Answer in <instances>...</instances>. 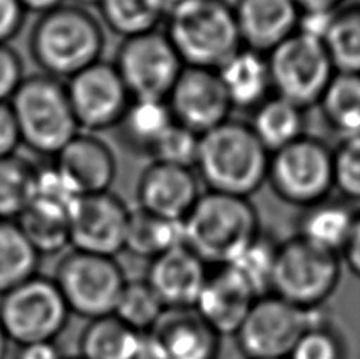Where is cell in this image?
I'll list each match as a JSON object with an SVG mask.
<instances>
[{
	"mask_svg": "<svg viewBox=\"0 0 360 359\" xmlns=\"http://www.w3.org/2000/svg\"><path fill=\"white\" fill-rule=\"evenodd\" d=\"M176 124L198 137L231 119V101L217 70L185 67L166 99Z\"/></svg>",
	"mask_w": 360,
	"mask_h": 359,
	"instance_id": "cell-15",
	"label": "cell"
},
{
	"mask_svg": "<svg viewBox=\"0 0 360 359\" xmlns=\"http://www.w3.org/2000/svg\"><path fill=\"white\" fill-rule=\"evenodd\" d=\"M15 359H65L57 342H37L18 347Z\"/></svg>",
	"mask_w": 360,
	"mask_h": 359,
	"instance_id": "cell-43",
	"label": "cell"
},
{
	"mask_svg": "<svg viewBox=\"0 0 360 359\" xmlns=\"http://www.w3.org/2000/svg\"><path fill=\"white\" fill-rule=\"evenodd\" d=\"M342 256L313 246L300 236L278 244L270 293L305 310H318L337 291Z\"/></svg>",
	"mask_w": 360,
	"mask_h": 359,
	"instance_id": "cell-6",
	"label": "cell"
},
{
	"mask_svg": "<svg viewBox=\"0 0 360 359\" xmlns=\"http://www.w3.org/2000/svg\"><path fill=\"white\" fill-rule=\"evenodd\" d=\"M199 137L179 124H172L155 144L152 146L149 156L152 162L168 163L195 170L198 156Z\"/></svg>",
	"mask_w": 360,
	"mask_h": 359,
	"instance_id": "cell-38",
	"label": "cell"
},
{
	"mask_svg": "<svg viewBox=\"0 0 360 359\" xmlns=\"http://www.w3.org/2000/svg\"><path fill=\"white\" fill-rule=\"evenodd\" d=\"M269 160L248 122L231 118L199 137L195 171L209 191L250 198L267 184Z\"/></svg>",
	"mask_w": 360,
	"mask_h": 359,
	"instance_id": "cell-1",
	"label": "cell"
},
{
	"mask_svg": "<svg viewBox=\"0 0 360 359\" xmlns=\"http://www.w3.org/2000/svg\"><path fill=\"white\" fill-rule=\"evenodd\" d=\"M75 5L82 6V8H86V6H92V5H100L101 0H73Z\"/></svg>",
	"mask_w": 360,
	"mask_h": 359,
	"instance_id": "cell-47",
	"label": "cell"
},
{
	"mask_svg": "<svg viewBox=\"0 0 360 359\" xmlns=\"http://www.w3.org/2000/svg\"><path fill=\"white\" fill-rule=\"evenodd\" d=\"M8 348H10V339L5 334L2 325H0V359H6V356H8Z\"/></svg>",
	"mask_w": 360,
	"mask_h": 359,
	"instance_id": "cell-46",
	"label": "cell"
},
{
	"mask_svg": "<svg viewBox=\"0 0 360 359\" xmlns=\"http://www.w3.org/2000/svg\"><path fill=\"white\" fill-rule=\"evenodd\" d=\"M201 195L195 170L158 162L147 166L136 189L139 209L171 222H184Z\"/></svg>",
	"mask_w": 360,
	"mask_h": 359,
	"instance_id": "cell-17",
	"label": "cell"
},
{
	"mask_svg": "<svg viewBox=\"0 0 360 359\" xmlns=\"http://www.w3.org/2000/svg\"><path fill=\"white\" fill-rule=\"evenodd\" d=\"M40 255L15 220H0V298L35 277Z\"/></svg>",
	"mask_w": 360,
	"mask_h": 359,
	"instance_id": "cell-29",
	"label": "cell"
},
{
	"mask_svg": "<svg viewBox=\"0 0 360 359\" xmlns=\"http://www.w3.org/2000/svg\"><path fill=\"white\" fill-rule=\"evenodd\" d=\"M163 312L165 306L162 301L143 279L127 282L115 306L114 315L131 329L146 334L153 328Z\"/></svg>",
	"mask_w": 360,
	"mask_h": 359,
	"instance_id": "cell-34",
	"label": "cell"
},
{
	"mask_svg": "<svg viewBox=\"0 0 360 359\" xmlns=\"http://www.w3.org/2000/svg\"><path fill=\"white\" fill-rule=\"evenodd\" d=\"M234 13L242 46L266 56L299 30L294 0H237Z\"/></svg>",
	"mask_w": 360,
	"mask_h": 359,
	"instance_id": "cell-21",
	"label": "cell"
},
{
	"mask_svg": "<svg viewBox=\"0 0 360 359\" xmlns=\"http://www.w3.org/2000/svg\"><path fill=\"white\" fill-rule=\"evenodd\" d=\"M114 67L131 100L166 101L185 68L165 32L125 38Z\"/></svg>",
	"mask_w": 360,
	"mask_h": 359,
	"instance_id": "cell-12",
	"label": "cell"
},
{
	"mask_svg": "<svg viewBox=\"0 0 360 359\" xmlns=\"http://www.w3.org/2000/svg\"><path fill=\"white\" fill-rule=\"evenodd\" d=\"M53 166L76 196L105 194L117 176L111 147L98 137L79 133L54 156Z\"/></svg>",
	"mask_w": 360,
	"mask_h": 359,
	"instance_id": "cell-18",
	"label": "cell"
},
{
	"mask_svg": "<svg viewBox=\"0 0 360 359\" xmlns=\"http://www.w3.org/2000/svg\"><path fill=\"white\" fill-rule=\"evenodd\" d=\"M21 144L54 157L79 134L65 84L48 75L24 78L10 100Z\"/></svg>",
	"mask_w": 360,
	"mask_h": 359,
	"instance_id": "cell-5",
	"label": "cell"
},
{
	"mask_svg": "<svg viewBox=\"0 0 360 359\" xmlns=\"http://www.w3.org/2000/svg\"><path fill=\"white\" fill-rule=\"evenodd\" d=\"M300 13H335L345 6V0H294Z\"/></svg>",
	"mask_w": 360,
	"mask_h": 359,
	"instance_id": "cell-44",
	"label": "cell"
},
{
	"mask_svg": "<svg viewBox=\"0 0 360 359\" xmlns=\"http://www.w3.org/2000/svg\"><path fill=\"white\" fill-rule=\"evenodd\" d=\"M130 213L111 191L78 196L68 213L70 247L114 258L125 250Z\"/></svg>",
	"mask_w": 360,
	"mask_h": 359,
	"instance_id": "cell-14",
	"label": "cell"
},
{
	"mask_svg": "<svg viewBox=\"0 0 360 359\" xmlns=\"http://www.w3.org/2000/svg\"><path fill=\"white\" fill-rule=\"evenodd\" d=\"M356 214L357 210L348 201L327 198L302 209L295 234L313 246L342 256L354 227Z\"/></svg>",
	"mask_w": 360,
	"mask_h": 359,
	"instance_id": "cell-23",
	"label": "cell"
},
{
	"mask_svg": "<svg viewBox=\"0 0 360 359\" xmlns=\"http://www.w3.org/2000/svg\"><path fill=\"white\" fill-rule=\"evenodd\" d=\"M318 106L326 124L342 138L360 134V75L337 72Z\"/></svg>",
	"mask_w": 360,
	"mask_h": 359,
	"instance_id": "cell-28",
	"label": "cell"
},
{
	"mask_svg": "<svg viewBox=\"0 0 360 359\" xmlns=\"http://www.w3.org/2000/svg\"><path fill=\"white\" fill-rule=\"evenodd\" d=\"M163 2L166 4V6H168V8L171 10L172 6H176V5H179V4H182V2H185V0H163Z\"/></svg>",
	"mask_w": 360,
	"mask_h": 359,
	"instance_id": "cell-48",
	"label": "cell"
},
{
	"mask_svg": "<svg viewBox=\"0 0 360 359\" xmlns=\"http://www.w3.org/2000/svg\"><path fill=\"white\" fill-rule=\"evenodd\" d=\"M165 34L185 67L218 70L243 48L234 6L226 0H185L172 6Z\"/></svg>",
	"mask_w": 360,
	"mask_h": 359,
	"instance_id": "cell-4",
	"label": "cell"
},
{
	"mask_svg": "<svg viewBox=\"0 0 360 359\" xmlns=\"http://www.w3.org/2000/svg\"><path fill=\"white\" fill-rule=\"evenodd\" d=\"M259 296L233 266L210 267L195 310L221 337H234Z\"/></svg>",
	"mask_w": 360,
	"mask_h": 359,
	"instance_id": "cell-20",
	"label": "cell"
},
{
	"mask_svg": "<svg viewBox=\"0 0 360 359\" xmlns=\"http://www.w3.org/2000/svg\"><path fill=\"white\" fill-rule=\"evenodd\" d=\"M98 6L105 24L124 38L158 30L169 11L163 0H101Z\"/></svg>",
	"mask_w": 360,
	"mask_h": 359,
	"instance_id": "cell-30",
	"label": "cell"
},
{
	"mask_svg": "<svg viewBox=\"0 0 360 359\" xmlns=\"http://www.w3.org/2000/svg\"><path fill=\"white\" fill-rule=\"evenodd\" d=\"M286 359H349V348L342 331L323 315L300 336Z\"/></svg>",
	"mask_w": 360,
	"mask_h": 359,
	"instance_id": "cell-36",
	"label": "cell"
},
{
	"mask_svg": "<svg viewBox=\"0 0 360 359\" xmlns=\"http://www.w3.org/2000/svg\"><path fill=\"white\" fill-rule=\"evenodd\" d=\"M70 315L54 279L35 275L0 298V325L18 347L37 342H57Z\"/></svg>",
	"mask_w": 360,
	"mask_h": 359,
	"instance_id": "cell-8",
	"label": "cell"
},
{
	"mask_svg": "<svg viewBox=\"0 0 360 359\" xmlns=\"http://www.w3.org/2000/svg\"><path fill=\"white\" fill-rule=\"evenodd\" d=\"M65 87L81 130L100 132L117 127L131 103L114 63L96 62L70 78Z\"/></svg>",
	"mask_w": 360,
	"mask_h": 359,
	"instance_id": "cell-13",
	"label": "cell"
},
{
	"mask_svg": "<svg viewBox=\"0 0 360 359\" xmlns=\"http://www.w3.org/2000/svg\"><path fill=\"white\" fill-rule=\"evenodd\" d=\"M221 336L195 309H165L146 332L149 359H218Z\"/></svg>",
	"mask_w": 360,
	"mask_h": 359,
	"instance_id": "cell-16",
	"label": "cell"
},
{
	"mask_svg": "<svg viewBox=\"0 0 360 359\" xmlns=\"http://www.w3.org/2000/svg\"><path fill=\"white\" fill-rule=\"evenodd\" d=\"M54 282L70 312L95 320L114 315L128 279L111 256L73 250L59 263Z\"/></svg>",
	"mask_w": 360,
	"mask_h": 359,
	"instance_id": "cell-10",
	"label": "cell"
},
{
	"mask_svg": "<svg viewBox=\"0 0 360 359\" xmlns=\"http://www.w3.org/2000/svg\"><path fill=\"white\" fill-rule=\"evenodd\" d=\"M278 241L266 233H259L250 246L231 263L242 279L253 288L258 296H266L272 290V277L275 269Z\"/></svg>",
	"mask_w": 360,
	"mask_h": 359,
	"instance_id": "cell-35",
	"label": "cell"
},
{
	"mask_svg": "<svg viewBox=\"0 0 360 359\" xmlns=\"http://www.w3.org/2000/svg\"><path fill=\"white\" fill-rule=\"evenodd\" d=\"M21 5L24 6V10H32V11H38L40 15L46 11H51L57 8V6L63 5V0H19Z\"/></svg>",
	"mask_w": 360,
	"mask_h": 359,
	"instance_id": "cell-45",
	"label": "cell"
},
{
	"mask_svg": "<svg viewBox=\"0 0 360 359\" xmlns=\"http://www.w3.org/2000/svg\"><path fill=\"white\" fill-rule=\"evenodd\" d=\"M332 152L333 190L345 201H360V134L342 138Z\"/></svg>",
	"mask_w": 360,
	"mask_h": 359,
	"instance_id": "cell-37",
	"label": "cell"
},
{
	"mask_svg": "<svg viewBox=\"0 0 360 359\" xmlns=\"http://www.w3.org/2000/svg\"><path fill=\"white\" fill-rule=\"evenodd\" d=\"M248 124L270 153L307 134L305 110L275 94L252 111V120Z\"/></svg>",
	"mask_w": 360,
	"mask_h": 359,
	"instance_id": "cell-25",
	"label": "cell"
},
{
	"mask_svg": "<svg viewBox=\"0 0 360 359\" xmlns=\"http://www.w3.org/2000/svg\"><path fill=\"white\" fill-rule=\"evenodd\" d=\"M209 272L210 266L180 244L149 261L144 280L165 309H195Z\"/></svg>",
	"mask_w": 360,
	"mask_h": 359,
	"instance_id": "cell-19",
	"label": "cell"
},
{
	"mask_svg": "<svg viewBox=\"0 0 360 359\" xmlns=\"http://www.w3.org/2000/svg\"><path fill=\"white\" fill-rule=\"evenodd\" d=\"M68 208L34 200L15 220L38 255H53L70 247Z\"/></svg>",
	"mask_w": 360,
	"mask_h": 359,
	"instance_id": "cell-26",
	"label": "cell"
},
{
	"mask_svg": "<svg viewBox=\"0 0 360 359\" xmlns=\"http://www.w3.org/2000/svg\"><path fill=\"white\" fill-rule=\"evenodd\" d=\"M184 244L182 222H171L136 209L130 213L125 250L139 258L153 260Z\"/></svg>",
	"mask_w": 360,
	"mask_h": 359,
	"instance_id": "cell-27",
	"label": "cell"
},
{
	"mask_svg": "<svg viewBox=\"0 0 360 359\" xmlns=\"http://www.w3.org/2000/svg\"><path fill=\"white\" fill-rule=\"evenodd\" d=\"M233 110L255 111L274 94L267 56L240 48L217 70Z\"/></svg>",
	"mask_w": 360,
	"mask_h": 359,
	"instance_id": "cell-22",
	"label": "cell"
},
{
	"mask_svg": "<svg viewBox=\"0 0 360 359\" xmlns=\"http://www.w3.org/2000/svg\"><path fill=\"white\" fill-rule=\"evenodd\" d=\"M37 168L27 160H0V220H16L34 200Z\"/></svg>",
	"mask_w": 360,
	"mask_h": 359,
	"instance_id": "cell-33",
	"label": "cell"
},
{
	"mask_svg": "<svg viewBox=\"0 0 360 359\" xmlns=\"http://www.w3.org/2000/svg\"><path fill=\"white\" fill-rule=\"evenodd\" d=\"M172 124L174 119L166 101L131 100L117 127L128 146L149 156L152 146Z\"/></svg>",
	"mask_w": 360,
	"mask_h": 359,
	"instance_id": "cell-31",
	"label": "cell"
},
{
	"mask_svg": "<svg viewBox=\"0 0 360 359\" xmlns=\"http://www.w3.org/2000/svg\"><path fill=\"white\" fill-rule=\"evenodd\" d=\"M267 184L281 201L300 209L330 198L333 152L323 139L304 134L270 153Z\"/></svg>",
	"mask_w": 360,
	"mask_h": 359,
	"instance_id": "cell-7",
	"label": "cell"
},
{
	"mask_svg": "<svg viewBox=\"0 0 360 359\" xmlns=\"http://www.w3.org/2000/svg\"><path fill=\"white\" fill-rule=\"evenodd\" d=\"M274 94L302 110L318 106L335 68L324 43L295 32L267 54Z\"/></svg>",
	"mask_w": 360,
	"mask_h": 359,
	"instance_id": "cell-9",
	"label": "cell"
},
{
	"mask_svg": "<svg viewBox=\"0 0 360 359\" xmlns=\"http://www.w3.org/2000/svg\"><path fill=\"white\" fill-rule=\"evenodd\" d=\"M342 261H345L349 271L360 279V210H357L354 227L342 252Z\"/></svg>",
	"mask_w": 360,
	"mask_h": 359,
	"instance_id": "cell-42",
	"label": "cell"
},
{
	"mask_svg": "<svg viewBox=\"0 0 360 359\" xmlns=\"http://www.w3.org/2000/svg\"><path fill=\"white\" fill-rule=\"evenodd\" d=\"M24 78L21 57L10 44H0V103H10Z\"/></svg>",
	"mask_w": 360,
	"mask_h": 359,
	"instance_id": "cell-39",
	"label": "cell"
},
{
	"mask_svg": "<svg viewBox=\"0 0 360 359\" xmlns=\"http://www.w3.org/2000/svg\"><path fill=\"white\" fill-rule=\"evenodd\" d=\"M357 4H359V5H360V0H359V2H357Z\"/></svg>",
	"mask_w": 360,
	"mask_h": 359,
	"instance_id": "cell-50",
	"label": "cell"
},
{
	"mask_svg": "<svg viewBox=\"0 0 360 359\" xmlns=\"http://www.w3.org/2000/svg\"><path fill=\"white\" fill-rule=\"evenodd\" d=\"M82 359H149L146 334L131 329L115 315L89 320L81 332Z\"/></svg>",
	"mask_w": 360,
	"mask_h": 359,
	"instance_id": "cell-24",
	"label": "cell"
},
{
	"mask_svg": "<svg viewBox=\"0 0 360 359\" xmlns=\"http://www.w3.org/2000/svg\"><path fill=\"white\" fill-rule=\"evenodd\" d=\"M323 315L321 309H300L270 293L256 299L236 332V344L247 359H286L300 336Z\"/></svg>",
	"mask_w": 360,
	"mask_h": 359,
	"instance_id": "cell-11",
	"label": "cell"
},
{
	"mask_svg": "<svg viewBox=\"0 0 360 359\" xmlns=\"http://www.w3.org/2000/svg\"><path fill=\"white\" fill-rule=\"evenodd\" d=\"M333 68L338 73L360 75V5L342 6L333 15L324 37Z\"/></svg>",
	"mask_w": 360,
	"mask_h": 359,
	"instance_id": "cell-32",
	"label": "cell"
},
{
	"mask_svg": "<svg viewBox=\"0 0 360 359\" xmlns=\"http://www.w3.org/2000/svg\"><path fill=\"white\" fill-rule=\"evenodd\" d=\"M184 244L210 267L231 265L262 232L250 198L202 191L182 222Z\"/></svg>",
	"mask_w": 360,
	"mask_h": 359,
	"instance_id": "cell-3",
	"label": "cell"
},
{
	"mask_svg": "<svg viewBox=\"0 0 360 359\" xmlns=\"http://www.w3.org/2000/svg\"><path fill=\"white\" fill-rule=\"evenodd\" d=\"M65 359H82L81 356H75V358H65Z\"/></svg>",
	"mask_w": 360,
	"mask_h": 359,
	"instance_id": "cell-49",
	"label": "cell"
},
{
	"mask_svg": "<svg viewBox=\"0 0 360 359\" xmlns=\"http://www.w3.org/2000/svg\"><path fill=\"white\" fill-rule=\"evenodd\" d=\"M106 37L87 8L60 5L43 13L30 32L32 59L43 75L70 80L101 61Z\"/></svg>",
	"mask_w": 360,
	"mask_h": 359,
	"instance_id": "cell-2",
	"label": "cell"
},
{
	"mask_svg": "<svg viewBox=\"0 0 360 359\" xmlns=\"http://www.w3.org/2000/svg\"><path fill=\"white\" fill-rule=\"evenodd\" d=\"M25 10L19 0H0V44H8L22 27Z\"/></svg>",
	"mask_w": 360,
	"mask_h": 359,
	"instance_id": "cell-40",
	"label": "cell"
},
{
	"mask_svg": "<svg viewBox=\"0 0 360 359\" xmlns=\"http://www.w3.org/2000/svg\"><path fill=\"white\" fill-rule=\"evenodd\" d=\"M18 146H21V138L10 103H0V160L15 156Z\"/></svg>",
	"mask_w": 360,
	"mask_h": 359,
	"instance_id": "cell-41",
	"label": "cell"
}]
</instances>
